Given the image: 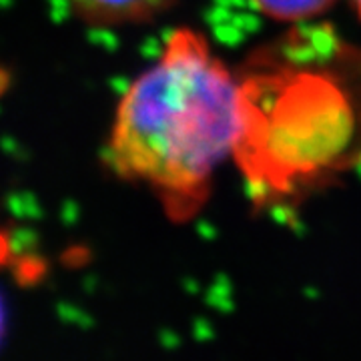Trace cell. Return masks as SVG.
I'll return each instance as SVG.
<instances>
[{
    "label": "cell",
    "mask_w": 361,
    "mask_h": 361,
    "mask_svg": "<svg viewBox=\"0 0 361 361\" xmlns=\"http://www.w3.org/2000/svg\"><path fill=\"white\" fill-rule=\"evenodd\" d=\"M239 139V78L191 28H177L159 61L116 106L106 163L141 183L177 223L195 217Z\"/></svg>",
    "instance_id": "2"
},
{
    "label": "cell",
    "mask_w": 361,
    "mask_h": 361,
    "mask_svg": "<svg viewBox=\"0 0 361 361\" xmlns=\"http://www.w3.org/2000/svg\"><path fill=\"white\" fill-rule=\"evenodd\" d=\"M336 0H253L263 14L275 20L299 23L325 13Z\"/></svg>",
    "instance_id": "4"
},
{
    "label": "cell",
    "mask_w": 361,
    "mask_h": 361,
    "mask_svg": "<svg viewBox=\"0 0 361 361\" xmlns=\"http://www.w3.org/2000/svg\"><path fill=\"white\" fill-rule=\"evenodd\" d=\"M351 2H353L355 11H357V13H360V16H361V0H351Z\"/></svg>",
    "instance_id": "5"
},
{
    "label": "cell",
    "mask_w": 361,
    "mask_h": 361,
    "mask_svg": "<svg viewBox=\"0 0 361 361\" xmlns=\"http://www.w3.org/2000/svg\"><path fill=\"white\" fill-rule=\"evenodd\" d=\"M233 155L259 203H289L361 163V52L325 28L259 51L239 78Z\"/></svg>",
    "instance_id": "1"
},
{
    "label": "cell",
    "mask_w": 361,
    "mask_h": 361,
    "mask_svg": "<svg viewBox=\"0 0 361 361\" xmlns=\"http://www.w3.org/2000/svg\"><path fill=\"white\" fill-rule=\"evenodd\" d=\"M179 0H66L78 20L90 26H125L151 23Z\"/></svg>",
    "instance_id": "3"
}]
</instances>
